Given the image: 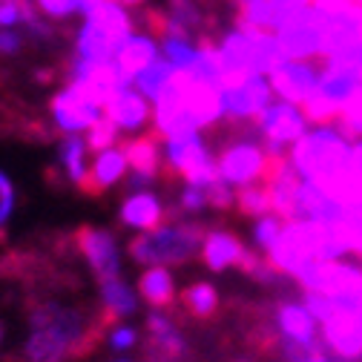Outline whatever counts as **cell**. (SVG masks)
<instances>
[{
  "label": "cell",
  "instance_id": "6da1fadb",
  "mask_svg": "<svg viewBox=\"0 0 362 362\" xmlns=\"http://www.w3.org/2000/svg\"><path fill=\"white\" fill-rule=\"evenodd\" d=\"M110 334L98 302L40 291L26 302V339L18 362H78Z\"/></svg>",
  "mask_w": 362,
  "mask_h": 362
},
{
  "label": "cell",
  "instance_id": "7a4b0ae2",
  "mask_svg": "<svg viewBox=\"0 0 362 362\" xmlns=\"http://www.w3.org/2000/svg\"><path fill=\"white\" fill-rule=\"evenodd\" d=\"M204 221H173L164 228L147 230L127 242V256L141 264V267H170V264H190L202 259L204 236H207Z\"/></svg>",
  "mask_w": 362,
  "mask_h": 362
},
{
  "label": "cell",
  "instance_id": "3957f363",
  "mask_svg": "<svg viewBox=\"0 0 362 362\" xmlns=\"http://www.w3.org/2000/svg\"><path fill=\"white\" fill-rule=\"evenodd\" d=\"M351 158V141L331 124V127H313L291 147V164L299 175L313 181L316 187L328 185L331 178L342 173Z\"/></svg>",
  "mask_w": 362,
  "mask_h": 362
},
{
  "label": "cell",
  "instance_id": "277c9868",
  "mask_svg": "<svg viewBox=\"0 0 362 362\" xmlns=\"http://www.w3.org/2000/svg\"><path fill=\"white\" fill-rule=\"evenodd\" d=\"M296 282L305 288V293H322L339 305L362 302V267L354 262H313L296 276Z\"/></svg>",
  "mask_w": 362,
  "mask_h": 362
},
{
  "label": "cell",
  "instance_id": "5b68a950",
  "mask_svg": "<svg viewBox=\"0 0 362 362\" xmlns=\"http://www.w3.org/2000/svg\"><path fill=\"white\" fill-rule=\"evenodd\" d=\"M256 129L262 147L274 156H291V147L308 132V118L305 112L282 98H274L267 104V110L256 118Z\"/></svg>",
  "mask_w": 362,
  "mask_h": 362
},
{
  "label": "cell",
  "instance_id": "8992f818",
  "mask_svg": "<svg viewBox=\"0 0 362 362\" xmlns=\"http://www.w3.org/2000/svg\"><path fill=\"white\" fill-rule=\"evenodd\" d=\"M276 37L291 61H316L322 58V43H325V18L320 4L299 9L293 18H288L279 29Z\"/></svg>",
  "mask_w": 362,
  "mask_h": 362
},
{
  "label": "cell",
  "instance_id": "52a82bcc",
  "mask_svg": "<svg viewBox=\"0 0 362 362\" xmlns=\"http://www.w3.org/2000/svg\"><path fill=\"white\" fill-rule=\"evenodd\" d=\"M325 18V43L322 61L339 58L354 52L362 43V4H331V0H316Z\"/></svg>",
  "mask_w": 362,
  "mask_h": 362
},
{
  "label": "cell",
  "instance_id": "ba28073f",
  "mask_svg": "<svg viewBox=\"0 0 362 362\" xmlns=\"http://www.w3.org/2000/svg\"><path fill=\"white\" fill-rule=\"evenodd\" d=\"M69 247L89 264L98 282L121 276V256H118L115 233L104 228H93V224H81V228L69 233Z\"/></svg>",
  "mask_w": 362,
  "mask_h": 362
},
{
  "label": "cell",
  "instance_id": "9c48e42d",
  "mask_svg": "<svg viewBox=\"0 0 362 362\" xmlns=\"http://www.w3.org/2000/svg\"><path fill=\"white\" fill-rule=\"evenodd\" d=\"M274 86L267 75H247L242 83L221 89V110L228 124H256V118L274 101Z\"/></svg>",
  "mask_w": 362,
  "mask_h": 362
},
{
  "label": "cell",
  "instance_id": "30bf717a",
  "mask_svg": "<svg viewBox=\"0 0 362 362\" xmlns=\"http://www.w3.org/2000/svg\"><path fill=\"white\" fill-rule=\"evenodd\" d=\"M49 115H52V121L61 132L78 135V132H89L104 118V107H98L93 98H86L78 86L66 83L61 93L52 95Z\"/></svg>",
  "mask_w": 362,
  "mask_h": 362
},
{
  "label": "cell",
  "instance_id": "8fae6325",
  "mask_svg": "<svg viewBox=\"0 0 362 362\" xmlns=\"http://www.w3.org/2000/svg\"><path fill=\"white\" fill-rule=\"evenodd\" d=\"M325 345L339 356V359H359L362 356V310L359 305H339L337 310L322 322Z\"/></svg>",
  "mask_w": 362,
  "mask_h": 362
},
{
  "label": "cell",
  "instance_id": "7c38bea8",
  "mask_svg": "<svg viewBox=\"0 0 362 362\" xmlns=\"http://www.w3.org/2000/svg\"><path fill=\"white\" fill-rule=\"evenodd\" d=\"M144 356L153 362H185L190 356V345L178 325L170 320V313L153 310L147 316V339H144Z\"/></svg>",
  "mask_w": 362,
  "mask_h": 362
},
{
  "label": "cell",
  "instance_id": "4fadbf2b",
  "mask_svg": "<svg viewBox=\"0 0 362 362\" xmlns=\"http://www.w3.org/2000/svg\"><path fill=\"white\" fill-rule=\"evenodd\" d=\"M181 89H185V110L199 129H213L221 124V86L204 83L190 72H181Z\"/></svg>",
  "mask_w": 362,
  "mask_h": 362
},
{
  "label": "cell",
  "instance_id": "5bb4252c",
  "mask_svg": "<svg viewBox=\"0 0 362 362\" xmlns=\"http://www.w3.org/2000/svg\"><path fill=\"white\" fill-rule=\"evenodd\" d=\"M320 75H322V69L313 61H288L282 69H276L274 75H270V86H274L276 98L302 107L316 93Z\"/></svg>",
  "mask_w": 362,
  "mask_h": 362
},
{
  "label": "cell",
  "instance_id": "9a60e30c",
  "mask_svg": "<svg viewBox=\"0 0 362 362\" xmlns=\"http://www.w3.org/2000/svg\"><path fill=\"white\" fill-rule=\"evenodd\" d=\"M118 221L124 228H139V230H156V228H164V224H173L170 204H164L150 190L129 193L118 207Z\"/></svg>",
  "mask_w": 362,
  "mask_h": 362
},
{
  "label": "cell",
  "instance_id": "2e32d148",
  "mask_svg": "<svg viewBox=\"0 0 362 362\" xmlns=\"http://www.w3.org/2000/svg\"><path fill=\"white\" fill-rule=\"evenodd\" d=\"M104 118H110L124 132H141L153 127V107L135 86H127L104 107Z\"/></svg>",
  "mask_w": 362,
  "mask_h": 362
},
{
  "label": "cell",
  "instance_id": "e0dca14e",
  "mask_svg": "<svg viewBox=\"0 0 362 362\" xmlns=\"http://www.w3.org/2000/svg\"><path fill=\"white\" fill-rule=\"evenodd\" d=\"M161 58V43L156 35H150L147 29H135L129 32L124 40H121V47L115 52V66L121 69V75L132 83V78L139 75L144 66H150L153 61Z\"/></svg>",
  "mask_w": 362,
  "mask_h": 362
},
{
  "label": "cell",
  "instance_id": "ac0fdd59",
  "mask_svg": "<svg viewBox=\"0 0 362 362\" xmlns=\"http://www.w3.org/2000/svg\"><path fill=\"white\" fill-rule=\"evenodd\" d=\"M247 253H250V247H245V242L233 230L210 228L207 236H204L202 262H204L207 270H213V274H221L224 267H239Z\"/></svg>",
  "mask_w": 362,
  "mask_h": 362
},
{
  "label": "cell",
  "instance_id": "d6986e66",
  "mask_svg": "<svg viewBox=\"0 0 362 362\" xmlns=\"http://www.w3.org/2000/svg\"><path fill=\"white\" fill-rule=\"evenodd\" d=\"M124 173H127V156H124L121 144H115V147H110L104 153H95V161L86 173V181H83L81 193L89 196V199H101L110 187H115L118 181L124 178Z\"/></svg>",
  "mask_w": 362,
  "mask_h": 362
},
{
  "label": "cell",
  "instance_id": "ffe728a7",
  "mask_svg": "<svg viewBox=\"0 0 362 362\" xmlns=\"http://www.w3.org/2000/svg\"><path fill=\"white\" fill-rule=\"evenodd\" d=\"M121 150L127 156V167L139 175H147V178H158L161 175V164H164V156H161V147H158V135L150 129L147 135H135V139H124L121 141Z\"/></svg>",
  "mask_w": 362,
  "mask_h": 362
},
{
  "label": "cell",
  "instance_id": "44dd1931",
  "mask_svg": "<svg viewBox=\"0 0 362 362\" xmlns=\"http://www.w3.org/2000/svg\"><path fill=\"white\" fill-rule=\"evenodd\" d=\"M178 313H185L193 322H213L221 313L218 291L210 282H190L178 293Z\"/></svg>",
  "mask_w": 362,
  "mask_h": 362
},
{
  "label": "cell",
  "instance_id": "7402d4cb",
  "mask_svg": "<svg viewBox=\"0 0 362 362\" xmlns=\"http://www.w3.org/2000/svg\"><path fill=\"white\" fill-rule=\"evenodd\" d=\"M274 322L279 325L282 337H288L293 342H302V345H316V342H320V337H316V328H313V316L308 313L305 305L276 302L274 305Z\"/></svg>",
  "mask_w": 362,
  "mask_h": 362
},
{
  "label": "cell",
  "instance_id": "603a6c76",
  "mask_svg": "<svg viewBox=\"0 0 362 362\" xmlns=\"http://www.w3.org/2000/svg\"><path fill=\"white\" fill-rule=\"evenodd\" d=\"M139 293L144 296V302L153 310H164V313H178L175 305V282L170 276V270L164 267H147L139 276Z\"/></svg>",
  "mask_w": 362,
  "mask_h": 362
},
{
  "label": "cell",
  "instance_id": "cb8c5ba5",
  "mask_svg": "<svg viewBox=\"0 0 362 362\" xmlns=\"http://www.w3.org/2000/svg\"><path fill=\"white\" fill-rule=\"evenodd\" d=\"M98 308L104 313L107 325H115L121 320H127V316L135 313V293L132 288L118 276V279H107V282H98Z\"/></svg>",
  "mask_w": 362,
  "mask_h": 362
},
{
  "label": "cell",
  "instance_id": "d4e9b609",
  "mask_svg": "<svg viewBox=\"0 0 362 362\" xmlns=\"http://www.w3.org/2000/svg\"><path fill=\"white\" fill-rule=\"evenodd\" d=\"M164 15H167V21L173 26H178L181 32H187L193 40L196 37H207L210 21H207L199 0H167Z\"/></svg>",
  "mask_w": 362,
  "mask_h": 362
},
{
  "label": "cell",
  "instance_id": "484cf974",
  "mask_svg": "<svg viewBox=\"0 0 362 362\" xmlns=\"http://www.w3.org/2000/svg\"><path fill=\"white\" fill-rule=\"evenodd\" d=\"M86 139H81V135H64V141L58 147V161H61V173L64 178L69 181V185H75L78 190L83 187L86 181Z\"/></svg>",
  "mask_w": 362,
  "mask_h": 362
},
{
  "label": "cell",
  "instance_id": "4316f807",
  "mask_svg": "<svg viewBox=\"0 0 362 362\" xmlns=\"http://www.w3.org/2000/svg\"><path fill=\"white\" fill-rule=\"evenodd\" d=\"M236 213L242 218H262L274 213L270 190L264 185H245L236 190Z\"/></svg>",
  "mask_w": 362,
  "mask_h": 362
},
{
  "label": "cell",
  "instance_id": "83f0119b",
  "mask_svg": "<svg viewBox=\"0 0 362 362\" xmlns=\"http://www.w3.org/2000/svg\"><path fill=\"white\" fill-rule=\"evenodd\" d=\"M161 58L175 69V72H190L196 58H199V43L193 37H161Z\"/></svg>",
  "mask_w": 362,
  "mask_h": 362
},
{
  "label": "cell",
  "instance_id": "f1b7e54d",
  "mask_svg": "<svg viewBox=\"0 0 362 362\" xmlns=\"http://www.w3.org/2000/svg\"><path fill=\"white\" fill-rule=\"evenodd\" d=\"M173 66L164 61V58H158V61H153L150 66H144L139 75L132 78V86L139 89V93L147 98V101H156V95L161 93V89L170 83V78H173Z\"/></svg>",
  "mask_w": 362,
  "mask_h": 362
},
{
  "label": "cell",
  "instance_id": "f546056e",
  "mask_svg": "<svg viewBox=\"0 0 362 362\" xmlns=\"http://www.w3.org/2000/svg\"><path fill=\"white\" fill-rule=\"evenodd\" d=\"M239 270L247 276V279H253L256 285H262V288H274V285H279L282 282V274L274 267V262H270L267 256H259V253H247L245 256V262L239 264Z\"/></svg>",
  "mask_w": 362,
  "mask_h": 362
},
{
  "label": "cell",
  "instance_id": "4dcf8cb0",
  "mask_svg": "<svg viewBox=\"0 0 362 362\" xmlns=\"http://www.w3.org/2000/svg\"><path fill=\"white\" fill-rule=\"evenodd\" d=\"M334 127L345 135L351 144L362 139V86L345 101V107H342V112H339V118H337Z\"/></svg>",
  "mask_w": 362,
  "mask_h": 362
},
{
  "label": "cell",
  "instance_id": "1f68e13d",
  "mask_svg": "<svg viewBox=\"0 0 362 362\" xmlns=\"http://www.w3.org/2000/svg\"><path fill=\"white\" fill-rule=\"evenodd\" d=\"M282 230H285V221L276 216V213H270V216H262V218H256V228H253V239H256V245L259 247H264V253L276 245V239L282 236Z\"/></svg>",
  "mask_w": 362,
  "mask_h": 362
},
{
  "label": "cell",
  "instance_id": "d6a6232c",
  "mask_svg": "<svg viewBox=\"0 0 362 362\" xmlns=\"http://www.w3.org/2000/svg\"><path fill=\"white\" fill-rule=\"evenodd\" d=\"M118 135H121V129H118L110 118H101L93 129H89V135H86V147L93 150V153H104V150H110V147L118 144Z\"/></svg>",
  "mask_w": 362,
  "mask_h": 362
},
{
  "label": "cell",
  "instance_id": "836d02e7",
  "mask_svg": "<svg viewBox=\"0 0 362 362\" xmlns=\"http://www.w3.org/2000/svg\"><path fill=\"white\" fill-rule=\"evenodd\" d=\"M18 204V190H15V181L9 178V173L0 170V236L6 233V224L12 221Z\"/></svg>",
  "mask_w": 362,
  "mask_h": 362
},
{
  "label": "cell",
  "instance_id": "e575fe53",
  "mask_svg": "<svg viewBox=\"0 0 362 362\" xmlns=\"http://www.w3.org/2000/svg\"><path fill=\"white\" fill-rule=\"evenodd\" d=\"M204 199H207V207H216V210H230V207H236V193L230 190V185H228V181H224L221 175L204 187Z\"/></svg>",
  "mask_w": 362,
  "mask_h": 362
},
{
  "label": "cell",
  "instance_id": "d590c367",
  "mask_svg": "<svg viewBox=\"0 0 362 362\" xmlns=\"http://www.w3.org/2000/svg\"><path fill=\"white\" fill-rule=\"evenodd\" d=\"M35 4L49 21H66L72 15H81V0H35Z\"/></svg>",
  "mask_w": 362,
  "mask_h": 362
},
{
  "label": "cell",
  "instance_id": "8d00e7d4",
  "mask_svg": "<svg viewBox=\"0 0 362 362\" xmlns=\"http://www.w3.org/2000/svg\"><path fill=\"white\" fill-rule=\"evenodd\" d=\"M305 308H308L310 316H316V320L325 322L328 316L337 310V302L328 299V296H322V293H305Z\"/></svg>",
  "mask_w": 362,
  "mask_h": 362
},
{
  "label": "cell",
  "instance_id": "74e56055",
  "mask_svg": "<svg viewBox=\"0 0 362 362\" xmlns=\"http://www.w3.org/2000/svg\"><path fill=\"white\" fill-rule=\"evenodd\" d=\"M107 342L112 351H129L132 345H139V331L132 325H121V328H112L107 334Z\"/></svg>",
  "mask_w": 362,
  "mask_h": 362
},
{
  "label": "cell",
  "instance_id": "f35d334b",
  "mask_svg": "<svg viewBox=\"0 0 362 362\" xmlns=\"http://www.w3.org/2000/svg\"><path fill=\"white\" fill-rule=\"evenodd\" d=\"M23 40L26 37L21 32H15V29H0V55H4V58L18 55L23 49Z\"/></svg>",
  "mask_w": 362,
  "mask_h": 362
},
{
  "label": "cell",
  "instance_id": "ab89813d",
  "mask_svg": "<svg viewBox=\"0 0 362 362\" xmlns=\"http://www.w3.org/2000/svg\"><path fill=\"white\" fill-rule=\"evenodd\" d=\"M282 4H285L288 9H293V12H299V9L310 6V4H313V0H282Z\"/></svg>",
  "mask_w": 362,
  "mask_h": 362
},
{
  "label": "cell",
  "instance_id": "60d3db41",
  "mask_svg": "<svg viewBox=\"0 0 362 362\" xmlns=\"http://www.w3.org/2000/svg\"><path fill=\"white\" fill-rule=\"evenodd\" d=\"M98 4H104V0H81V15H86V12H93Z\"/></svg>",
  "mask_w": 362,
  "mask_h": 362
},
{
  "label": "cell",
  "instance_id": "b9f144b4",
  "mask_svg": "<svg viewBox=\"0 0 362 362\" xmlns=\"http://www.w3.org/2000/svg\"><path fill=\"white\" fill-rule=\"evenodd\" d=\"M115 4H121V6H127V9H129V6H144L147 0H115Z\"/></svg>",
  "mask_w": 362,
  "mask_h": 362
},
{
  "label": "cell",
  "instance_id": "7bdbcfd3",
  "mask_svg": "<svg viewBox=\"0 0 362 362\" xmlns=\"http://www.w3.org/2000/svg\"><path fill=\"white\" fill-rule=\"evenodd\" d=\"M247 4H256V0H236V6H247Z\"/></svg>",
  "mask_w": 362,
  "mask_h": 362
},
{
  "label": "cell",
  "instance_id": "ee69618b",
  "mask_svg": "<svg viewBox=\"0 0 362 362\" xmlns=\"http://www.w3.org/2000/svg\"><path fill=\"white\" fill-rule=\"evenodd\" d=\"M331 4H351V0H331Z\"/></svg>",
  "mask_w": 362,
  "mask_h": 362
},
{
  "label": "cell",
  "instance_id": "f6af8a7d",
  "mask_svg": "<svg viewBox=\"0 0 362 362\" xmlns=\"http://www.w3.org/2000/svg\"><path fill=\"white\" fill-rule=\"evenodd\" d=\"M115 362H132V359H115Z\"/></svg>",
  "mask_w": 362,
  "mask_h": 362
},
{
  "label": "cell",
  "instance_id": "bcb514c9",
  "mask_svg": "<svg viewBox=\"0 0 362 362\" xmlns=\"http://www.w3.org/2000/svg\"><path fill=\"white\" fill-rule=\"evenodd\" d=\"M233 362H250V359H233Z\"/></svg>",
  "mask_w": 362,
  "mask_h": 362
}]
</instances>
